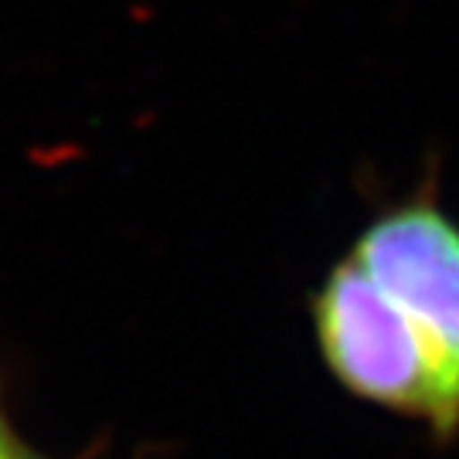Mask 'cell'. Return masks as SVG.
Here are the masks:
<instances>
[{
  "label": "cell",
  "instance_id": "cell-2",
  "mask_svg": "<svg viewBox=\"0 0 459 459\" xmlns=\"http://www.w3.org/2000/svg\"><path fill=\"white\" fill-rule=\"evenodd\" d=\"M351 259L422 341L459 439V221L443 208L436 181L377 214Z\"/></svg>",
  "mask_w": 459,
  "mask_h": 459
},
{
  "label": "cell",
  "instance_id": "cell-3",
  "mask_svg": "<svg viewBox=\"0 0 459 459\" xmlns=\"http://www.w3.org/2000/svg\"><path fill=\"white\" fill-rule=\"evenodd\" d=\"M21 453V446L17 439L11 436V426H7V419H4V411H0V459H14Z\"/></svg>",
  "mask_w": 459,
  "mask_h": 459
},
{
  "label": "cell",
  "instance_id": "cell-1",
  "mask_svg": "<svg viewBox=\"0 0 459 459\" xmlns=\"http://www.w3.org/2000/svg\"><path fill=\"white\" fill-rule=\"evenodd\" d=\"M313 330L330 375L351 394L426 422L439 443H456L443 388L422 341L375 279L347 255L313 296Z\"/></svg>",
  "mask_w": 459,
  "mask_h": 459
},
{
  "label": "cell",
  "instance_id": "cell-4",
  "mask_svg": "<svg viewBox=\"0 0 459 459\" xmlns=\"http://www.w3.org/2000/svg\"><path fill=\"white\" fill-rule=\"evenodd\" d=\"M14 459H38V456H31V453H24V449H21V453H17Z\"/></svg>",
  "mask_w": 459,
  "mask_h": 459
}]
</instances>
